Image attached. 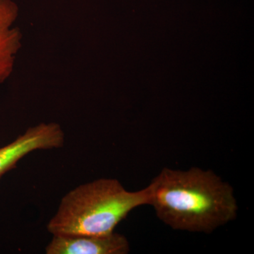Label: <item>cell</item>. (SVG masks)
<instances>
[{
	"label": "cell",
	"instance_id": "obj_1",
	"mask_svg": "<svg viewBox=\"0 0 254 254\" xmlns=\"http://www.w3.org/2000/svg\"><path fill=\"white\" fill-rule=\"evenodd\" d=\"M148 187V205L174 230L210 233L236 218L233 189L210 170L164 168Z\"/></svg>",
	"mask_w": 254,
	"mask_h": 254
},
{
	"label": "cell",
	"instance_id": "obj_4",
	"mask_svg": "<svg viewBox=\"0 0 254 254\" xmlns=\"http://www.w3.org/2000/svg\"><path fill=\"white\" fill-rule=\"evenodd\" d=\"M129 243L121 234L107 235H53L47 245V254H127Z\"/></svg>",
	"mask_w": 254,
	"mask_h": 254
},
{
	"label": "cell",
	"instance_id": "obj_2",
	"mask_svg": "<svg viewBox=\"0 0 254 254\" xmlns=\"http://www.w3.org/2000/svg\"><path fill=\"white\" fill-rule=\"evenodd\" d=\"M146 187L128 191L116 179L83 184L64 195L47 230L53 235H107L133 209L149 204Z\"/></svg>",
	"mask_w": 254,
	"mask_h": 254
},
{
	"label": "cell",
	"instance_id": "obj_5",
	"mask_svg": "<svg viewBox=\"0 0 254 254\" xmlns=\"http://www.w3.org/2000/svg\"><path fill=\"white\" fill-rule=\"evenodd\" d=\"M19 7L14 0H0V84L14 71L16 55L22 46L23 34L14 26Z\"/></svg>",
	"mask_w": 254,
	"mask_h": 254
},
{
	"label": "cell",
	"instance_id": "obj_3",
	"mask_svg": "<svg viewBox=\"0 0 254 254\" xmlns=\"http://www.w3.org/2000/svg\"><path fill=\"white\" fill-rule=\"evenodd\" d=\"M64 141V132L59 124L43 123L29 127L14 141L0 148V181L29 153L62 148Z\"/></svg>",
	"mask_w": 254,
	"mask_h": 254
}]
</instances>
